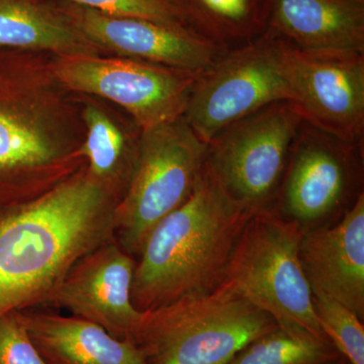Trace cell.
<instances>
[{
    "label": "cell",
    "mask_w": 364,
    "mask_h": 364,
    "mask_svg": "<svg viewBox=\"0 0 364 364\" xmlns=\"http://www.w3.org/2000/svg\"><path fill=\"white\" fill-rule=\"evenodd\" d=\"M117 202L85 164L42 195L0 205V317L46 305L79 258L114 238Z\"/></svg>",
    "instance_id": "1"
},
{
    "label": "cell",
    "mask_w": 364,
    "mask_h": 364,
    "mask_svg": "<svg viewBox=\"0 0 364 364\" xmlns=\"http://www.w3.org/2000/svg\"><path fill=\"white\" fill-rule=\"evenodd\" d=\"M254 212L228 195L205 163L188 200L153 229L136 258L131 289L136 310H155L221 286Z\"/></svg>",
    "instance_id": "2"
},
{
    "label": "cell",
    "mask_w": 364,
    "mask_h": 364,
    "mask_svg": "<svg viewBox=\"0 0 364 364\" xmlns=\"http://www.w3.org/2000/svg\"><path fill=\"white\" fill-rule=\"evenodd\" d=\"M46 102L33 93L32 62L0 49V205L42 195L85 164Z\"/></svg>",
    "instance_id": "3"
},
{
    "label": "cell",
    "mask_w": 364,
    "mask_h": 364,
    "mask_svg": "<svg viewBox=\"0 0 364 364\" xmlns=\"http://www.w3.org/2000/svg\"><path fill=\"white\" fill-rule=\"evenodd\" d=\"M303 234L301 225L277 208L256 210L236 242L221 286L267 313L284 331L329 341L318 324L301 264Z\"/></svg>",
    "instance_id": "4"
},
{
    "label": "cell",
    "mask_w": 364,
    "mask_h": 364,
    "mask_svg": "<svg viewBox=\"0 0 364 364\" xmlns=\"http://www.w3.org/2000/svg\"><path fill=\"white\" fill-rule=\"evenodd\" d=\"M277 323L240 294L220 286L142 312L130 339L146 364H229Z\"/></svg>",
    "instance_id": "5"
},
{
    "label": "cell",
    "mask_w": 364,
    "mask_h": 364,
    "mask_svg": "<svg viewBox=\"0 0 364 364\" xmlns=\"http://www.w3.org/2000/svg\"><path fill=\"white\" fill-rule=\"evenodd\" d=\"M294 100L293 46L267 30L227 50L198 74L183 117L208 144L239 119Z\"/></svg>",
    "instance_id": "6"
},
{
    "label": "cell",
    "mask_w": 364,
    "mask_h": 364,
    "mask_svg": "<svg viewBox=\"0 0 364 364\" xmlns=\"http://www.w3.org/2000/svg\"><path fill=\"white\" fill-rule=\"evenodd\" d=\"M207 151L183 117L141 132L135 169L114 213V238L127 253L136 259L153 229L188 200Z\"/></svg>",
    "instance_id": "7"
},
{
    "label": "cell",
    "mask_w": 364,
    "mask_h": 364,
    "mask_svg": "<svg viewBox=\"0 0 364 364\" xmlns=\"http://www.w3.org/2000/svg\"><path fill=\"white\" fill-rule=\"evenodd\" d=\"M303 121L294 102L267 105L217 134L205 165L237 202L254 210L272 207Z\"/></svg>",
    "instance_id": "8"
},
{
    "label": "cell",
    "mask_w": 364,
    "mask_h": 364,
    "mask_svg": "<svg viewBox=\"0 0 364 364\" xmlns=\"http://www.w3.org/2000/svg\"><path fill=\"white\" fill-rule=\"evenodd\" d=\"M51 72L68 90L119 105L141 131L183 117L198 76L140 60L97 55L58 56Z\"/></svg>",
    "instance_id": "9"
},
{
    "label": "cell",
    "mask_w": 364,
    "mask_h": 364,
    "mask_svg": "<svg viewBox=\"0 0 364 364\" xmlns=\"http://www.w3.org/2000/svg\"><path fill=\"white\" fill-rule=\"evenodd\" d=\"M363 143L345 142L301 122L275 198L284 215L304 226L354 202L363 193Z\"/></svg>",
    "instance_id": "10"
},
{
    "label": "cell",
    "mask_w": 364,
    "mask_h": 364,
    "mask_svg": "<svg viewBox=\"0 0 364 364\" xmlns=\"http://www.w3.org/2000/svg\"><path fill=\"white\" fill-rule=\"evenodd\" d=\"M80 33L102 49L155 65L200 74L227 49L188 26L111 16L56 0Z\"/></svg>",
    "instance_id": "11"
},
{
    "label": "cell",
    "mask_w": 364,
    "mask_h": 364,
    "mask_svg": "<svg viewBox=\"0 0 364 364\" xmlns=\"http://www.w3.org/2000/svg\"><path fill=\"white\" fill-rule=\"evenodd\" d=\"M294 102L304 121L348 143L364 141V54L293 46Z\"/></svg>",
    "instance_id": "12"
},
{
    "label": "cell",
    "mask_w": 364,
    "mask_h": 364,
    "mask_svg": "<svg viewBox=\"0 0 364 364\" xmlns=\"http://www.w3.org/2000/svg\"><path fill=\"white\" fill-rule=\"evenodd\" d=\"M136 260L109 239L72 265L46 305L65 309L117 339H128L142 315L131 299Z\"/></svg>",
    "instance_id": "13"
},
{
    "label": "cell",
    "mask_w": 364,
    "mask_h": 364,
    "mask_svg": "<svg viewBox=\"0 0 364 364\" xmlns=\"http://www.w3.org/2000/svg\"><path fill=\"white\" fill-rule=\"evenodd\" d=\"M310 286L364 318V195L333 227L304 231L299 248Z\"/></svg>",
    "instance_id": "14"
},
{
    "label": "cell",
    "mask_w": 364,
    "mask_h": 364,
    "mask_svg": "<svg viewBox=\"0 0 364 364\" xmlns=\"http://www.w3.org/2000/svg\"><path fill=\"white\" fill-rule=\"evenodd\" d=\"M267 30L301 51L364 54V0H269Z\"/></svg>",
    "instance_id": "15"
},
{
    "label": "cell",
    "mask_w": 364,
    "mask_h": 364,
    "mask_svg": "<svg viewBox=\"0 0 364 364\" xmlns=\"http://www.w3.org/2000/svg\"><path fill=\"white\" fill-rule=\"evenodd\" d=\"M20 315L48 364H146L130 339H117L88 321L33 309Z\"/></svg>",
    "instance_id": "16"
},
{
    "label": "cell",
    "mask_w": 364,
    "mask_h": 364,
    "mask_svg": "<svg viewBox=\"0 0 364 364\" xmlns=\"http://www.w3.org/2000/svg\"><path fill=\"white\" fill-rule=\"evenodd\" d=\"M0 49L46 51L58 56L97 55L56 0H0Z\"/></svg>",
    "instance_id": "17"
},
{
    "label": "cell",
    "mask_w": 364,
    "mask_h": 364,
    "mask_svg": "<svg viewBox=\"0 0 364 364\" xmlns=\"http://www.w3.org/2000/svg\"><path fill=\"white\" fill-rule=\"evenodd\" d=\"M184 26L233 49L267 30L269 0H168Z\"/></svg>",
    "instance_id": "18"
},
{
    "label": "cell",
    "mask_w": 364,
    "mask_h": 364,
    "mask_svg": "<svg viewBox=\"0 0 364 364\" xmlns=\"http://www.w3.org/2000/svg\"><path fill=\"white\" fill-rule=\"evenodd\" d=\"M83 117L87 134L78 148V155L85 160L91 176L119 200L133 176L139 143L131 146L123 131L97 107L87 105Z\"/></svg>",
    "instance_id": "19"
},
{
    "label": "cell",
    "mask_w": 364,
    "mask_h": 364,
    "mask_svg": "<svg viewBox=\"0 0 364 364\" xmlns=\"http://www.w3.org/2000/svg\"><path fill=\"white\" fill-rule=\"evenodd\" d=\"M340 358L331 342L296 336L277 326L246 345L229 364H332Z\"/></svg>",
    "instance_id": "20"
},
{
    "label": "cell",
    "mask_w": 364,
    "mask_h": 364,
    "mask_svg": "<svg viewBox=\"0 0 364 364\" xmlns=\"http://www.w3.org/2000/svg\"><path fill=\"white\" fill-rule=\"evenodd\" d=\"M311 289L314 310L327 338L349 363L364 364L363 320L317 287Z\"/></svg>",
    "instance_id": "21"
},
{
    "label": "cell",
    "mask_w": 364,
    "mask_h": 364,
    "mask_svg": "<svg viewBox=\"0 0 364 364\" xmlns=\"http://www.w3.org/2000/svg\"><path fill=\"white\" fill-rule=\"evenodd\" d=\"M76 6L88 7L100 13L128 18H145L182 25L176 9L168 0H60Z\"/></svg>",
    "instance_id": "22"
},
{
    "label": "cell",
    "mask_w": 364,
    "mask_h": 364,
    "mask_svg": "<svg viewBox=\"0 0 364 364\" xmlns=\"http://www.w3.org/2000/svg\"><path fill=\"white\" fill-rule=\"evenodd\" d=\"M0 364H48L26 331L20 311L0 317Z\"/></svg>",
    "instance_id": "23"
},
{
    "label": "cell",
    "mask_w": 364,
    "mask_h": 364,
    "mask_svg": "<svg viewBox=\"0 0 364 364\" xmlns=\"http://www.w3.org/2000/svg\"><path fill=\"white\" fill-rule=\"evenodd\" d=\"M332 364H350L348 363V361L346 360L344 358H340L338 360L335 361V363H333Z\"/></svg>",
    "instance_id": "24"
}]
</instances>
